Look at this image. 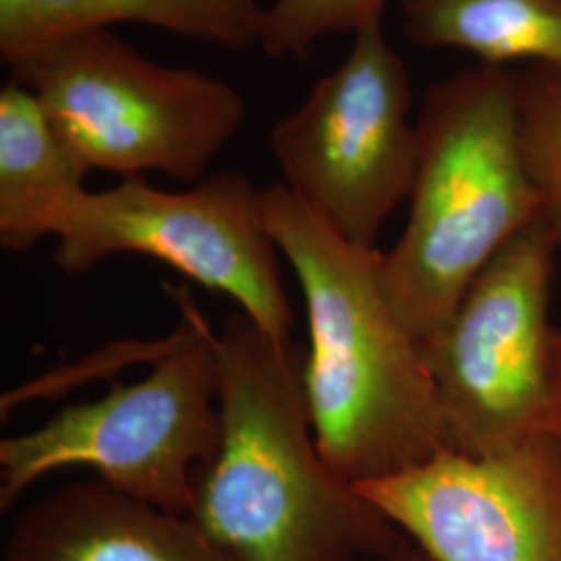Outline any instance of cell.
Returning <instances> with one entry per match:
<instances>
[{"mask_svg": "<svg viewBox=\"0 0 561 561\" xmlns=\"http://www.w3.org/2000/svg\"><path fill=\"white\" fill-rule=\"evenodd\" d=\"M306 347L243 312L217 333L221 442L194 474L190 518L238 561H368L410 539L322 458Z\"/></svg>", "mask_w": 561, "mask_h": 561, "instance_id": "1", "label": "cell"}, {"mask_svg": "<svg viewBox=\"0 0 561 561\" xmlns=\"http://www.w3.org/2000/svg\"><path fill=\"white\" fill-rule=\"evenodd\" d=\"M261 202L306 301L304 387L322 458L360 484L451 449L422 347L385 289L381 252L341 238L283 183L262 187Z\"/></svg>", "mask_w": 561, "mask_h": 561, "instance_id": "2", "label": "cell"}, {"mask_svg": "<svg viewBox=\"0 0 561 561\" xmlns=\"http://www.w3.org/2000/svg\"><path fill=\"white\" fill-rule=\"evenodd\" d=\"M410 219L382 254L403 327L424 347L482 268L545 215L520 136L518 73L481 62L428 88Z\"/></svg>", "mask_w": 561, "mask_h": 561, "instance_id": "3", "label": "cell"}, {"mask_svg": "<svg viewBox=\"0 0 561 561\" xmlns=\"http://www.w3.org/2000/svg\"><path fill=\"white\" fill-rule=\"evenodd\" d=\"M167 291L180 321L144 379L115 382L101 400L0 442L2 510L42 477L83 466L131 497L190 516L194 474L221 442L217 333L187 287L167 283Z\"/></svg>", "mask_w": 561, "mask_h": 561, "instance_id": "4", "label": "cell"}, {"mask_svg": "<svg viewBox=\"0 0 561 561\" xmlns=\"http://www.w3.org/2000/svg\"><path fill=\"white\" fill-rule=\"evenodd\" d=\"M85 167L123 180L162 173L198 183L240 131L245 101L229 83L164 67L108 30H85L11 65Z\"/></svg>", "mask_w": 561, "mask_h": 561, "instance_id": "5", "label": "cell"}, {"mask_svg": "<svg viewBox=\"0 0 561 561\" xmlns=\"http://www.w3.org/2000/svg\"><path fill=\"white\" fill-rule=\"evenodd\" d=\"M560 245L542 215L482 268L422 347L451 449L495 456L551 435L558 331L549 301Z\"/></svg>", "mask_w": 561, "mask_h": 561, "instance_id": "6", "label": "cell"}, {"mask_svg": "<svg viewBox=\"0 0 561 561\" xmlns=\"http://www.w3.org/2000/svg\"><path fill=\"white\" fill-rule=\"evenodd\" d=\"M261 194L238 171L215 173L183 192L157 190L141 178L104 192L85 190L55 227V262L67 275H83L117 254L157 259L229 296L273 340L289 343L296 314Z\"/></svg>", "mask_w": 561, "mask_h": 561, "instance_id": "7", "label": "cell"}, {"mask_svg": "<svg viewBox=\"0 0 561 561\" xmlns=\"http://www.w3.org/2000/svg\"><path fill=\"white\" fill-rule=\"evenodd\" d=\"M410 106L408 67L382 20L370 21L340 67L273 127L283 185L341 238L375 248L414 185L419 129Z\"/></svg>", "mask_w": 561, "mask_h": 561, "instance_id": "8", "label": "cell"}, {"mask_svg": "<svg viewBox=\"0 0 561 561\" xmlns=\"http://www.w3.org/2000/svg\"><path fill=\"white\" fill-rule=\"evenodd\" d=\"M356 489L435 561H561V454L551 435L495 456L445 449Z\"/></svg>", "mask_w": 561, "mask_h": 561, "instance_id": "9", "label": "cell"}, {"mask_svg": "<svg viewBox=\"0 0 561 561\" xmlns=\"http://www.w3.org/2000/svg\"><path fill=\"white\" fill-rule=\"evenodd\" d=\"M2 561H238L190 516L141 502L108 482H65L32 503Z\"/></svg>", "mask_w": 561, "mask_h": 561, "instance_id": "10", "label": "cell"}, {"mask_svg": "<svg viewBox=\"0 0 561 561\" xmlns=\"http://www.w3.org/2000/svg\"><path fill=\"white\" fill-rule=\"evenodd\" d=\"M259 0H0V57L15 65L50 42L115 23H144L233 50L261 46Z\"/></svg>", "mask_w": 561, "mask_h": 561, "instance_id": "11", "label": "cell"}, {"mask_svg": "<svg viewBox=\"0 0 561 561\" xmlns=\"http://www.w3.org/2000/svg\"><path fill=\"white\" fill-rule=\"evenodd\" d=\"M88 171L36 94L9 81L0 90V245L25 254L53 236Z\"/></svg>", "mask_w": 561, "mask_h": 561, "instance_id": "12", "label": "cell"}, {"mask_svg": "<svg viewBox=\"0 0 561 561\" xmlns=\"http://www.w3.org/2000/svg\"><path fill=\"white\" fill-rule=\"evenodd\" d=\"M401 30L421 48H456L505 67L561 73V0H401Z\"/></svg>", "mask_w": 561, "mask_h": 561, "instance_id": "13", "label": "cell"}, {"mask_svg": "<svg viewBox=\"0 0 561 561\" xmlns=\"http://www.w3.org/2000/svg\"><path fill=\"white\" fill-rule=\"evenodd\" d=\"M522 148L561 243V73L528 67L518 73Z\"/></svg>", "mask_w": 561, "mask_h": 561, "instance_id": "14", "label": "cell"}, {"mask_svg": "<svg viewBox=\"0 0 561 561\" xmlns=\"http://www.w3.org/2000/svg\"><path fill=\"white\" fill-rule=\"evenodd\" d=\"M387 0H275L264 11L261 48L268 57H306L331 34L382 20Z\"/></svg>", "mask_w": 561, "mask_h": 561, "instance_id": "15", "label": "cell"}, {"mask_svg": "<svg viewBox=\"0 0 561 561\" xmlns=\"http://www.w3.org/2000/svg\"><path fill=\"white\" fill-rule=\"evenodd\" d=\"M368 561H435L431 560L422 549H419L414 542H408V545H403L400 549H396V551H391V553H387V556H381V558H375V560Z\"/></svg>", "mask_w": 561, "mask_h": 561, "instance_id": "16", "label": "cell"}, {"mask_svg": "<svg viewBox=\"0 0 561 561\" xmlns=\"http://www.w3.org/2000/svg\"><path fill=\"white\" fill-rule=\"evenodd\" d=\"M551 437L558 443L561 454V331H558V389H556V414L551 424Z\"/></svg>", "mask_w": 561, "mask_h": 561, "instance_id": "17", "label": "cell"}]
</instances>
